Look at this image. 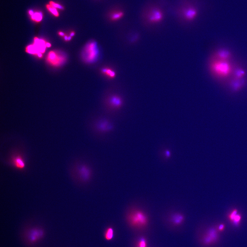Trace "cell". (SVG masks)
<instances>
[{"label": "cell", "mask_w": 247, "mask_h": 247, "mask_svg": "<svg viewBox=\"0 0 247 247\" xmlns=\"http://www.w3.org/2000/svg\"><path fill=\"white\" fill-rule=\"evenodd\" d=\"M126 219L132 227L141 229L149 224V216L146 211L137 206H132L128 211Z\"/></svg>", "instance_id": "6da1fadb"}, {"label": "cell", "mask_w": 247, "mask_h": 247, "mask_svg": "<svg viewBox=\"0 0 247 247\" xmlns=\"http://www.w3.org/2000/svg\"><path fill=\"white\" fill-rule=\"evenodd\" d=\"M125 103L124 99L122 96L115 93L105 95L102 102L104 109L109 114L118 112L124 107Z\"/></svg>", "instance_id": "7a4b0ae2"}, {"label": "cell", "mask_w": 247, "mask_h": 247, "mask_svg": "<svg viewBox=\"0 0 247 247\" xmlns=\"http://www.w3.org/2000/svg\"><path fill=\"white\" fill-rule=\"evenodd\" d=\"M178 17L183 22L189 23L193 22L198 15V10L195 4L191 2H183L176 10Z\"/></svg>", "instance_id": "3957f363"}, {"label": "cell", "mask_w": 247, "mask_h": 247, "mask_svg": "<svg viewBox=\"0 0 247 247\" xmlns=\"http://www.w3.org/2000/svg\"><path fill=\"white\" fill-rule=\"evenodd\" d=\"M91 129L94 133L99 135L110 134L115 129V125L112 120L106 117H99L91 124Z\"/></svg>", "instance_id": "277c9868"}, {"label": "cell", "mask_w": 247, "mask_h": 247, "mask_svg": "<svg viewBox=\"0 0 247 247\" xmlns=\"http://www.w3.org/2000/svg\"><path fill=\"white\" fill-rule=\"evenodd\" d=\"M100 55V51L97 42L92 40L85 45L83 48L81 57L83 61L86 64H91L97 61Z\"/></svg>", "instance_id": "5b68a950"}, {"label": "cell", "mask_w": 247, "mask_h": 247, "mask_svg": "<svg viewBox=\"0 0 247 247\" xmlns=\"http://www.w3.org/2000/svg\"><path fill=\"white\" fill-rule=\"evenodd\" d=\"M209 70L211 73L221 77H227L232 71V66L227 60L218 59L210 63Z\"/></svg>", "instance_id": "8992f818"}, {"label": "cell", "mask_w": 247, "mask_h": 247, "mask_svg": "<svg viewBox=\"0 0 247 247\" xmlns=\"http://www.w3.org/2000/svg\"><path fill=\"white\" fill-rule=\"evenodd\" d=\"M164 13L162 9L158 6H151L147 11L145 19L148 25H158L163 21Z\"/></svg>", "instance_id": "52a82bcc"}, {"label": "cell", "mask_w": 247, "mask_h": 247, "mask_svg": "<svg viewBox=\"0 0 247 247\" xmlns=\"http://www.w3.org/2000/svg\"><path fill=\"white\" fill-rule=\"evenodd\" d=\"M169 212L166 215V219L171 225L174 227H179L184 223L185 221L184 213L178 210H172Z\"/></svg>", "instance_id": "ba28073f"}, {"label": "cell", "mask_w": 247, "mask_h": 247, "mask_svg": "<svg viewBox=\"0 0 247 247\" xmlns=\"http://www.w3.org/2000/svg\"><path fill=\"white\" fill-rule=\"evenodd\" d=\"M47 43L43 40L36 37L34 39V44L30 45L26 48V52L37 55L40 54H43L47 47Z\"/></svg>", "instance_id": "9c48e42d"}, {"label": "cell", "mask_w": 247, "mask_h": 247, "mask_svg": "<svg viewBox=\"0 0 247 247\" xmlns=\"http://www.w3.org/2000/svg\"><path fill=\"white\" fill-rule=\"evenodd\" d=\"M77 174L81 181L87 182L91 178L92 172L88 165L81 164L77 167Z\"/></svg>", "instance_id": "30bf717a"}, {"label": "cell", "mask_w": 247, "mask_h": 247, "mask_svg": "<svg viewBox=\"0 0 247 247\" xmlns=\"http://www.w3.org/2000/svg\"><path fill=\"white\" fill-rule=\"evenodd\" d=\"M218 231L215 229H212L208 231L204 235L202 241L204 245H210L214 243L218 239Z\"/></svg>", "instance_id": "8fae6325"}, {"label": "cell", "mask_w": 247, "mask_h": 247, "mask_svg": "<svg viewBox=\"0 0 247 247\" xmlns=\"http://www.w3.org/2000/svg\"><path fill=\"white\" fill-rule=\"evenodd\" d=\"M47 61L53 65L58 66L61 65L66 61L64 56L59 55L54 51H51L48 54Z\"/></svg>", "instance_id": "7c38bea8"}, {"label": "cell", "mask_w": 247, "mask_h": 247, "mask_svg": "<svg viewBox=\"0 0 247 247\" xmlns=\"http://www.w3.org/2000/svg\"><path fill=\"white\" fill-rule=\"evenodd\" d=\"M44 235V231L41 229L35 228L30 230L28 235V239L31 243H35L42 238Z\"/></svg>", "instance_id": "4fadbf2b"}, {"label": "cell", "mask_w": 247, "mask_h": 247, "mask_svg": "<svg viewBox=\"0 0 247 247\" xmlns=\"http://www.w3.org/2000/svg\"><path fill=\"white\" fill-rule=\"evenodd\" d=\"M12 164L18 169L22 170L26 167V163L22 156L20 154L14 155L11 160Z\"/></svg>", "instance_id": "5bb4252c"}, {"label": "cell", "mask_w": 247, "mask_h": 247, "mask_svg": "<svg viewBox=\"0 0 247 247\" xmlns=\"http://www.w3.org/2000/svg\"><path fill=\"white\" fill-rule=\"evenodd\" d=\"M245 83V81L242 79V78L237 79L234 78V79L231 81L230 85L232 89L234 91H236L241 88Z\"/></svg>", "instance_id": "9a60e30c"}, {"label": "cell", "mask_w": 247, "mask_h": 247, "mask_svg": "<svg viewBox=\"0 0 247 247\" xmlns=\"http://www.w3.org/2000/svg\"><path fill=\"white\" fill-rule=\"evenodd\" d=\"M216 55L218 59L227 60L230 58L231 53L229 51L227 50L221 49L218 51Z\"/></svg>", "instance_id": "2e32d148"}, {"label": "cell", "mask_w": 247, "mask_h": 247, "mask_svg": "<svg viewBox=\"0 0 247 247\" xmlns=\"http://www.w3.org/2000/svg\"><path fill=\"white\" fill-rule=\"evenodd\" d=\"M101 71L102 74L110 79H113L116 77V73L115 71L110 68H102Z\"/></svg>", "instance_id": "e0dca14e"}, {"label": "cell", "mask_w": 247, "mask_h": 247, "mask_svg": "<svg viewBox=\"0 0 247 247\" xmlns=\"http://www.w3.org/2000/svg\"><path fill=\"white\" fill-rule=\"evenodd\" d=\"M229 219L231 221L233 222L234 224L236 225H238L241 219V216L237 214V211L236 210H234L232 212L230 215L229 216Z\"/></svg>", "instance_id": "ac0fdd59"}, {"label": "cell", "mask_w": 247, "mask_h": 247, "mask_svg": "<svg viewBox=\"0 0 247 247\" xmlns=\"http://www.w3.org/2000/svg\"><path fill=\"white\" fill-rule=\"evenodd\" d=\"M245 71L241 68H237L234 72V78H237V79L242 78L245 76Z\"/></svg>", "instance_id": "d6986e66"}, {"label": "cell", "mask_w": 247, "mask_h": 247, "mask_svg": "<svg viewBox=\"0 0 247 247\" xmlns=\"http://www.w3.org/2000/svg\"><path fill=\"white\" fill-rule=\"evenodd\" d=\"M43 14L40 12L34 13L31 16V19L36 22H40L43 19Z\"/></svg>", "instance_id": "ffe728a7"}, {"label": "cell", "mask_w": 247, "mask_h": 247, "mask_svg": "<svg viewBox=\"0 0 247 247\" xmlns=\"http://www.w3.org/2000/svg\"><path fill=\"white\" fill-rule=\"evenodd\" d=\"M124 13L122 11L116 12L114 13L111 17V19L113 21L118 20L123 16Z\"/></svg>", "instance_id": "44dd1931"}, {"label": "cell", "mask_w": 247, "mask_h": 247, "mask_svg": "<svg viewBox=\"0 0 247 247\" xmlns=\"http://www.w3.org/2000/svg\"><path fill=\"white\" fill-rule=\"evenodd\" d=\"M113 229L111 228H108L105 232V237L107 240H110L112 239L113 237Z\"/></svg>", "instance_id": "7402d4cb"}, {"label": "cell", "mask_w": 247, "mask_h": 247, "mask_svg": "<svg viewBox=\"0 0 247 247\" xmlns=\"http://www.w3.org/2000/svg\"><path fill=\"white\" fill-rule=\"evenodd\" d=\"M47 8L50 13L55 17H58L59 15V12L57 9L52 6L50 5H47Z\"/></svg>", "instance_id": "603a6c76"}, {"label": "cell", "mask_w": 247, "mask_h": 247, "mask_svg": "<svg viewBox=\"0 0 247 247\" xmlns=\"http://www.w3.org/2000/svg\"><path fill=\"white\" fill-rule=\"evenodd\" d=\"M137 247H147V243L146 239L142 238L138 242Z\"/></svg>", "instance_id": "cb8c5ba5"}, {"label": "cell", "mask_w": 247, "mask_h": 247, "mask_svg": "<svg viewBox=\"0 0 247 247\" xmlns=\"http://www.w3.org/2000/svg\"><path fill=\"white\" fill-rule=\"evenodd\" d=\"M49 4L51 6H52L56 8V9H59V10H62L64 9V7H63L62 5L56 3V2H54L53 1H51L50 2Z\"/></svg>", "instance_id": "d4e9b609"}, {"label": "cell", "mask_w": 247, "mask_h": 247, "mask_svg": "<svg viewBox=\"0 0 247 247\" xmlns=\"http://www.w3.org/2000/svg\"><path fill=\"white\" fill-rule=\"evenodd\" d=\"M164 151L163 153V157L164 160H167L170 158L171 153L168 150H165Z\"/></svg>", "instance_id": "484cf974"}, {"label": "cell", "mask_w": 247, "mask_h": 247, "mask_svg": "<svg viewBox=\"0 0 247 247\" xmlns=\"http://www.w3.org/2000/svg\"><path fill=\"white\" fill-rule=\"evenodd\" d=\"M225 226L224 224H221L219 226L218 230L219 231H222L224 230Z\"/></svg>", "instance_id": "4316f807"}, {"label": "cell", "mask_w": 247, "mask_h": 247, "mask_svg": "<svg viewBox=\"0 0 247 247\" xmlns=\"http://www.w3.org/2000/svg\"><path fill=\"white\" fill-rule=\"evenodd\" d=\"M34 13V11L32 10H29V14L31 16H32L33 14Z\"/></svg>", "instance_id": "83f0119b"}, {"label": "cell", "mask_w": 247, "mask_h": 247, "mask_svg": "<svg viewBox=\"0 0 247 247\" xmlns=\"http://www.w3.org/2000/svg\"><path fill=\"white\" fill-rule=\"evenodd\" d=\"M75 33L74 32H72L70 34V36L71 37H73V36L75 35Z\"/></svg>", "instance_id": "f1b7e54d"}, {"label": "cell", "mask_w": 247, "mask_h": 247, "mask_svg": "<svg viewBox=\"0 0 247 247\" xmlns=\"http://www.w3.org/2000/svg\"><path fill=\"white\" fill-rule=\"evenodd\" d=\"M59 34L60 35H61V36H64V33H63L62 32H59Z\"/></svg>", "instance_id": "f546056e"}, {"label": "cell", "mask_w": 247, "mask_h": 247, "mask_svg": "<svg viewBox=\"0 0 247 247\" xmlns=\"http://www.w3.org/2000/svg\"><path fill=\"white\" fill-rule=\"evenodd\" d=\"M46 45H47V47H50L51 46V44L50 43H47Z\"/></svg>", "instance_id": "4dcf8cb0"}, {"label": "cell", "mask_w": 247, "mask_h": 247, "mask_svg": "<svg viewBox=\"0 0 247 247\" xmlns=\"http://www.w3.org/2000/svg\"><path fill=\"white\" fill-rule=\"evenodd\" d=\"M68 38L67 36H65L64 37V39L65 41H67L68 40Z\"/></svg>", "instance_id": "1f68e13d"}, {"label": "cell", "mask_w": 247, "mask_h": 247, "mask_svg": "<svg viewBox=\"0 0 247 247\" xmlns=\"http://www.w3.org/2000/svg\"><path fill=\"white\" fill-rule=\"evenodd\" d=\"M71 36H70V37H68V41H70V40H71Z\"/></svg>", "instance_id": "d6a6232c"}]
</instances>
